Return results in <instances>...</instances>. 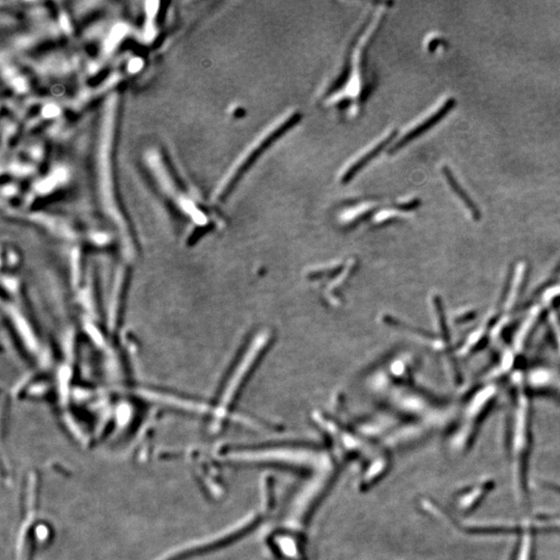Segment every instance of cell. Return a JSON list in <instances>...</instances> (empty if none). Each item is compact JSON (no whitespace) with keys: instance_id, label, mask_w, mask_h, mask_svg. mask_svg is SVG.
<instances>
[{"instance_id":"1","label":"cell","mask_w":560,"mask_h":560,"mask_svg":"<svg viewBox=\"0 0 560 560\" xmlns=\"http://www.w3.org/2000/svg\"><path fill=\"white\" fill-rule=\"evenodd\" d=\"M301 118H302V116H301L300 112H294V113L290 114L287 118L281 120L280 124L275 126V128H272L266 135H263V137L259 140L258 144L252 147L249 153L245 155L242 161H241L240 164L235 169L234 173H232L230 179L226 182L225 186L223 187V194L224 193H228L230 189L234 188V186L238 183L239 180L243 177L244 173L254 166V162H256V160H258L259 158L276 142V140L280 139L281 136L285 135L287 131L293 129L294 127L300 122Z\"/></svg>"},{"instance_id":"2","label":"cell","mask_w":560,"mask_h":560,"mask_svg":"<svg viewBox=\"0 0 560 560\" xmlns=\"http://www.w3.org/2000/svg\"><path fill=\"white\" fill-rule=\"evenodd\" d=\"M454 105H456L454 99H449V100H447V102L442 105L441 108H439L434 114L429 116L427 120H423L418 126L414 127V128L411 129L408 133H406L405 135L392 147L390 153H394V151H399V149L404 148V147L410 144L411 142H413L415 138L419 137V136L423 135L425 132L430 130L437 123L442 120L443 118L454 109Z\"/></svg>"},{"instance_id":"3","label":"cell","mask_w":560,"mask_h":560,"mask_svg":"<svg viewBox=\"0 0 560 560\" xmlns=\"http://www.w3.org/2000/svg\"><path fill=\"white\" fill-rule=\"evenodd\" d=\"M394 136L395 132H390V134L385 136L383 139L380 140L378 144H375V146L372 147V148L368 149V151H366V153L362 154L354 162H352L350 166H348V168L342 173V183H348V182H350L362 168H366L373 159H375V158L392 142Z\"/></svg>"},{"instance_id":"4","label":"cell","mask_w":560,"mask_h":560,"mask_svg":"<svg viewBox=\"0 0 560 560\" xmlns=\"http://www.w3.org/2000/svg\"><path fill=\"white\" fill-rule=\"evenodd\" d=\"M443 175H444L445 179L447 180L448 184L452 187L454 192L460 197L461 201L467 206L468 211L471 213L472 218L475 219V220H480V210H478V206L472 201L471 197L467 194L466 191L463 189V187L459 183L458 180L454 177L452 171L450 170L447 166L443 168Z\"/></svg>"}]
</instances>
